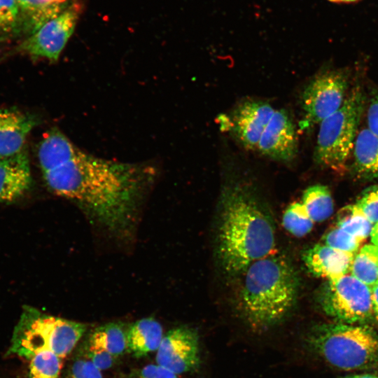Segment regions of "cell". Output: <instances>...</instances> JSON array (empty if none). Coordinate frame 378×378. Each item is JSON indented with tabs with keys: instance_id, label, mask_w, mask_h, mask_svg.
Listing matches in <instances>:
<instances>
[{
	"instance_id": "36",
	"label": "cell",
	"mask_w": 378,
	"mask_h": 378,
	"mask_svg": "<svg viewBox=\"0 0 378 378\" xmlns=\"http://www.w3.org/2000/svg\"><path fill=\"white\" fill-rule=\"evenodd\" d=\"M330 2H333V3H351V2H354V1H357L358 0H328Z\"/></svg>"
},
{
	"instance_id": "30",
	"label": "cell",
	"mask_w": 378,
	"mask_h": 378,
	"mask_svg": "<svg viewBox=\"0 0 378 378\" xmlns=\"http://www.w3.org/2000/svg\"><path fill=\"white\" fill-rule=\"evenodd\" d=\"M178 374L158 364H148L134 373L133 378H178Z\"/></svg>"
},
{
	"instance_id": "1",
	"label": "cell",
	"mask_w": 378,
	"mask_h": 378,
	"mask_svg": "<svg viewBox=\"0 0 378 378\" xmlns=\"http://www.w3.org/2000/svg\"><path fill=\"white\" fill-rule=\"evenodd\" d=\"M37 158L43 179L53 193L74 203L114 236L131 237L153 180L151 167L89 154L57 128L44 135Z\"/></svg>"
},
{
	"instance_id": "9",
	"label": "cell",
	"mask_w": 378,
	"mask_h": 378,
	"mask_svg": "<svg viewBox=\"0 0 378 378\" xmlns=\"http://www.w3.org/2000/svg\"><path fill=\"white\" fill-rule=\"evenodd\" d=\"M79 15L76 4L66 6L18 44L14 52L56 62L74 33Z\"/></svg>"
},
{
	"instance_id": "31",
	"label": "cell",
	"mask_w": 378,
	"mask_h": 378,
	"mask_svg": "<svg viewBox=\"0 0 378 378\" xmlns=\"http://www.w3.org/2000/svg\"><path fill=\"white\" fill-rule=\"evenodd\" d=\"M366 109L367 129L378 137V94L370 97Z\"/></svg>"
},
{
	"instance_id": "25",
	"label": "cell",
	"mask_w": 378,
	"mask_h": 378,
	"mask_svg": "<svg viewBox=\"0 0 378 378\" xmlns=\"http://www.w3.org/2000/svg\"><path fill=\"white\" fill-rule=\"evenodd\" d=\"M22 34V23L16 0H0V34Z\"/></svg>"
},
{
	"instance_id": "2",
	"label": "cell",
	"mask_w": 378,
	"mask_h": 378,
	"mask_svg": "<svg viewBox=\"0 0 378 378\" xmlns=\"http://www.w3.org/2000/svg\"><path fill=\"white\" fill-rule=\"evenodd\" d=\"M217 237V255L230 275L242 274L254 262L272 253L275 231L272 218L243 188L225 194Z\"/></svg>"
},
{
	"instance_id": "16",
	"label": "cell",
	"mask_w": 378,
	"mask_h": 378,
	"mask_svg": "<svg viewBox=\"0 0 378 378\" xmlns=\"http://www.w3.org/2000/svg\"><path fill=\"white\" fill-rule=\"evenodd\" d=\"M161 324L153 318H144L127 329V350L140 358L158 349L162 338Z\"/></svg>"
},
{
	"instance_id": "8",
	"label": "cell",
	"mask_w": 378,
	"mask_h": 378,
	"mask_svg": "<svg viewBox=\"0 0 378 378\" xmlns=\"http://www.w3.org/2000/svg\"><path fill=\"white\" fill-rule=\"evenodd\" d=\"M350 75L344 69H328L319 72L302 92V130L320 124L337 111L347 96Z\"/></svg>"
},
{
	"instance_id": "35",
	"label": "cell",
	"mask_w": 378,
	"mask_h": 378,
	"mask_svg": "<svg viewBox=\"0 0 378 378\" xmlns=\"http://www.w3.org/2000/svg\"><path fill=\"white\" fill-rule=\"evenodd\" d=\"M52 4H59V5H66V1L67 0H46Z\"/></svg>"
},
{
	"instance_id": "24",
	"label": "cell",
	"mask_w": 378,
	"mask_h": 378,
	"mask_svg": "<svg viewBox=\"0 0 378 378\" xmlns=\"http://www.w3.org/2000/svg\"><path fill=\"white\" fill-rule=\"evenodd\" d=\"M314 223L301 202L291 203L286 209L282 218L284 227L297 237L307 234L312 230Z\"/></svg>"
},
{
	"instance_id": "28",
	"label": "cell",
	"mask_w": 378,
	"mask_h": 378,
	"mask_svg": "<svg viewBox=\"0 0 378 378\" xmlns=\"http://www.w3.org/2000/svg\"><path fill=\"white\" fill-rule=\"evenodd\" d=\"M84 353L83 356L102 371L112 367L116 360V358L108 351L88 341L85 345Z\"/></svg>"
},
{
	"instance_id": "10",
	"label": "cell",
	"mask_w": 378,
	"mask_h": 378,
	"mask_svg": "<svg viewBox=\"0 0 378 378\" xmlns=\"http://www.w3.org/2000/svg\"><path fill=\"white\" fill-rule=\"evenodd\" d=\"M155 360L157 364L176 374L197 368L200 358L197 331L187 326L169 330L162 338Z\"/></svg>"
},
{
	"instance_id": "32",
	"label": "cell",
	"mask_w": 378,
	"mask_h": 378,
	"mask_svg": "<svg viewBox=\"0 0 378 378\" xmlns=\"http://www.w3.org/2000/svg\"><path fill=\"white\" fill-rule=\"evenodd\" d=\"M373 306V318L378 321V283L371 288Z\"/></svg>"
},
{
	"instance_id": "13",
	"label": "cell",
	"mask_w": 378,
	"mask_h": 378,
	"mask_svg": "<svg viewBox=\"0 0 378 378\" xmlns=\"http://www.w3.org/2000/svg\"><path fill=\"white\" fill-rule=\"evenodd\" d=\"M37 122L36 116L18 109H0V159L23 150L27 138Z\"/></svg>"
},
{
	"instance_id": "7",
	"label": "cell",
	"mask_w": 378,
	"mask_h": 378,
	"mask_svg": "<svg viewBox=\"0 0 378 378\" xmlns=\"http://www.w3.org/2000/svg\"><path fill=\"white\" fill-rule=\"evenodd\" d=\"M318 301L327 315L342 323H364L374 318L371 287L350 273L328 280Z\"/></svg>"
},
{
	"instance_id": "15",
	"label": "cell",
	"mask_w": 378,
	"mask_h": 378,
	"mask_svg": "<svg viewBox=\"0 0 378 378\" xmlns=\"http://www.w3.org/2000/svg\"><path fill=\"white\" fill-rule=\"evenodd\" d=\"M354 255L322 243L307 249L302 259L312 274L328 281L349 273Z\"/></svg>"
},
{
	"instance_id": "20",
	"label": "cell",
	"mask_w": 378,
	"mask_h": 378,
	"mask_svg": "<svg viewBox=\"0 0 378 378\" xmlns=\"http://www.w3.org/2000/svg\"><path fill=\"white\" fill-rule=\"evenodd\" d=\"M349 273L372 287L378 283V246L370 244L360 247L354 255Z\"/></svg>"
},
{
	"instance_id": "11",
	"label": "cell",
	"mask_w": 378,
	"mask_h": 378,
	"mask_svg": "<svg viewBox=\"0 0 378 378\" xmlns=\"http://www.w3.org/2000/svg\"><path fill=\"white\" fill-rule=\"evenodd\" d=\"M275 109L262 100H247L239 104L221 121V125L230 131L245 148L257 149L260 136Z\"/></svg>"
},
{
	"instance_id": "12",
	"label": "cell",
	"mask_w": 378,
	"mask_h": 378,
	"mask_svg": "<svg viewBox=\"0 0 378 378\" xmlns=\"http://www.w3.org/2000/svg\"><path fill=\"white\" fill-rule=\"evenodd\" d=\"M295 126L284 109L274 111L265 128L257 150L262 154L282 162L294 159L298 153Z\"/></svg>"
},
{
	"instance_id": "19",
	"label": "cell",
	"mask_w": 378,
	"mask_h": 378,
	"mask_svg": "<svg viewBox=\"0 0 378 378\" xmlns=\"http://www.w3.org/2000/svg\"><path fill=\"white\" fill-rule=\"evenodd\" d=\"M88 341L117 358L127 350V329L120 323H108L97 327Z\"/></svg>"
},
{
	"instance_id": "4",
	"label": "cell",
	"mask_w": 378,
	"mask_h": 378,
	"mask_svg": "<svg viewBox=\"0 0 378 378\" xmlns=\"http://www.w3.org/2000/svg\"><path fill=\"white\" fill-rule=\"evenodd\" d=\"M305 342L311 350L339 369L378 367V332L367 325L321 324L311 329Z\"/></svg>"
},
{
	"instance_id": "33",
	"label": "cell",
	"mask_w": 378,
	"mask_h": 378,
	"mask_svg": "<svg viewBox=\"0 0 378 378\" xmlns=\"http://www.w3.org/2000/svg\"><path fill=\"white\" fill-rule=\"evenodd\" d=\"M371 244L378 246V222L373 225L370 233Z\"/></svg>"
},
{
	"instance_id": "18",
	"label": "cell",
	"mask_w": 378,
	"mask_h": 378,
	"mask_svg": "<svg viewBox=\"0 0 378 378\" xmlns=\"http://www.w3.org/2000/svg\"><path fill=\"white\" fill-rule=\"evenodd\" d=\"M16 2L20 15L22 34H25V37L66 6L52 4L46 0H16Z\"/></svg>"
},
{
	"instance_id": "6",
	"label": "cell",
	"mask_w": 378,
	"mask_h": 378,
	"mask_svg": "<svg viewBox=\"0 0 378 378\" xmlns=\"http://www.w3.org/2000/svg\"><path fill=\"white\" fill-rule=\"evenodd\" d=\"M365 106L363 90L355 86L341 107L319 124L314 152L317 164L334 171L344 169L351 156Z\"/></svg>"
},
{
	"instance_id": "27",
	"label": "cell",
	"mask_w": 378,
	"mask_h": 378,
	"mask_svg": "<svg viewBox=\"0 0 378 378\" xmlns=\"http://www.w3.org/2000/svg\"><path fill=\"white\" fill-rule=\"evenodd\" d=\"M356 204L373 224L378 222V185L368 188Z\"/></svg>"
},
{
	"instance_id": "23",
	"label": "cell",
	"mask_w": 378,
	"mask_h": 378,
	"mask_svg": "<svg viewBox=\"0 0 378 378\" xmlns=\"http://www.w3.org/2000/svg\"><path fill=\"white\" fill-rule=\"evenodd\" d=\"M29 378H59L63 358L55 353L43 350L29 359Z\"/></svg>"
},
{
	"instance_id": "34",
	"label": "cell",
	"mask_w": 378,
	"mask_h": 378,
	"mask_svg": "<svg viewBox=\"0 0 378 378\" xmlns=\"http://www.w3.org/2000/svg\"><path fill=\"white\" fill-rule=\"evenodd\" d=\"M343 378H378V375L371 374H360L348 375Z\"/></svg>"
},
{
	"instance_id": "26",
	"label": "cell",
	"mask_w": 378,
	"mask_h": 378,
	"mask_svg": "<svg viewBox=\"0 0 378 378\" xmlns=\"http://www.w3.org/2000/svg\"><path fill=\"white\" fill-rule=\"evenodd\" d=\"M362 242L336 225L328 230L323 237V244L352 254H355L358 251Z\"/></svg>"
},
{
	"instance_id": "21",
	"label": "cell",
	"mask_w": 378,
	"mask_h": 378,
	"mask_svg": "<svg viewBox=\"0 0 378 378\" xmlns=\"http://www.w3.org/2000/svg\"><path fill=\"white\" fill-rule=\"evenodd\" d=\"M301 202L314 222L324 221L333 211L332 197L328 188L323 185L316 184L307 188Z\"/></svg>"
},
{
	"instance_id": "22",
	"label": "cell",
	"mask_w": 378,
	"mask_h": 378,
	"mask_svg": "<svg viewBox=\"0 0 378 378\" xmlns=\"http://www.w3.org/2000/svg\"><path fill=\"white\" fill-rule=\"evenodd\" d=\"M373 225L355 204L340 210L335 225L363 241L370 236Z\"/></svg>"
},
{
	"instance_id": "5",
	"label": "cell",
	"mask_w": 378,
	"mask_h": 378,
	"mask_svg": "<svg viewBox=\"0 0 378 378\" xmlns=\"http://www.w3.org/2000/svg\"><path fill=\"white\" fill-rule=\"evenodd\" d=\"M86 328L85 323L29 308L14 329L8 354L29 359L36 352L48 350L64 359L73 351Z\"/></svg>"
},
{
	"instance_id": "3",
	"label": "cell",
	"mask_w": 378,
	"mask_h": 378,
	"mask_svg": "<svg viewBox=\"0 0 378 378\" xmlns=\"http://www.w3.org/2000/svg\"><path fill=\"white\" fill-rule=\"evenodd\" d=\"M239 305L254 328L272 326L294 306L299 280L291 262L283 255L271 253L252 263L242 274Z\"/></svg>"
},
{
	"instance_id": "14",
	"label": "cell",
	"mask_w": 378,
	"mask_h": 378,
	"mask_svg": "<svg viewBox=\"0 0 378 378\" xmlns=\"http://www.w3.org/2000/svg\"><path fill=\"white\" fill-rule=\"evenodd\" d=\"M31 183L27 149L0 159V202H11L22 196Z\"/></svg>"
},
{
	"instance_id": "17",
	"label": "cell",
	"mask_w": 378,
	"mask_h": 378,
	"mask_svg": "<svg viewBox=\"0 0 378 378\" xmlns=\"http://www.w3.org/2000/svg\"><path fill=\"white\" fill-rule=\"evenodd\" d=\"M352 168L365 179H378V137L367 128L359 130L353 148Z\"/></svg>"
},
{
	"instance_id": "29",
	"label": "cell",
	"mask_w": 378,
	"mask_h": 378,
	"mask_svg": "<svg viewBox=\"0 0 378 378\" xmlns=\"http://www.w3.org/2000/svg\"><path fill=\"white\" fill-rule=\"evenodd\" d=\"M66 378H103L102 370L83 356L76 359L70 366Z\"/></svg>"
}]
</instances>
